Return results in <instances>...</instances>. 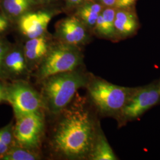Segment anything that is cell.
<instances>
[{
  "instance_id": "6da1fadb",
  "label": "cell",
  "mask_w": 160,
  "mask_h": 160,
  "mask_svg": "<svg viewBox=\"0 0 160 160\" xmlns=\"http://www.w3.org/2000/svg\"><path fill=\"white\" fill-rule=\"evenodd\" d=\"M56 116L49 139L52 153L66 160L88 158L97 131L89 112L74 104Z\"/></svg>"
},
{
  "instance_id": "7a4b0ae2",
  "label": "cell",
  "mask_w": 160,
  "mask_h": 160,
  "mask_svg": "<svg viewBox=\"0 0 160 160\" xmlns=\"http://www.w3.org/2000/svg\"><path fill=\"white\" fill-rule=\"evenodd\" d=\"M90 76L79 69L53 75L39 83L45 112L56 116L71 103L77 92L86 87Z\"/></svg>"
},
{
  "instance_id": "3957f363",
  "label": "cell",
  "mask_w": 160,
  "mask_h": 160,
  "mask_svg": "<svg viewBox=\"0 0 160 160\" xmlns=\"http://www.w3.org/2000/svg\"><path fill=\"white\" fill-rule=\"evenodd\" d=\"M84 61L82 48L55 40L38 68L32 74L39 84L46 78L79 68Z\"/></svg>"
},
{
  "instance_id": "277c9868",
  "label": "cell",
  "mask_w": 160,
  "mask_h": 160,
  "mask_svg": "<svg viewBox=\"0 0 160 160\" xmlns=\"http://www.w3.org/2000/svg\"><path fill=\"white\" fill-rule=\"evenodd\" d=\"M89 96L98 110L105 115L119 116L135 88L114 85L90 75L87 84Z\"/></svg>"
},
{
  "instance_id": "5b68a950",
  "label": "cell",
  "mask_w": 160,
  "mask_h": 160,
  "mask_svg": "<svg viewBox=\"0 0 160 160\" xmlns=\"http://www.w3.org/2000/svg\"><path fill=\"white\" fill-rule=\"evenodd\" d=\"M6 102L12 106L14 117L45 110L40 92L27 80L6 82Z\"/></svg>"
},
{
  "instance_id": "8992f818",
  "label": "cell",
  "mask_w": 160,
  "mask_h": 160,
  "mask_svg": "<svg viewBox=\"0 0 160 160\" xmlns=\"http://www.w3.org/2000/svg\"><path fill=\"white\" fill-rule=\"evenodd\" d=\"M16 145L40 151L45 131V111L40 110L15 117Z\"/></svg>"
},
{
  "instance_id": "52a82bcc",
  "label": "cell",
  "mask_w": 160,
  "mask_h": 160,
  "mask_svg": "<svg viewBox=\"0 0 160 160\" xmlns=\"http://www.w3.org/2000/svg\"><path fill=\"white\" fill-rule=\"evenodd\" d=\"M64 12L61 6H43L26 12L15 23L18 32L26 40L37 38L48 32L52 19Z\"/></svg>"
},
{
  "instance_id": "ba28073f",
  "label": "cell",
  "mask_w": 160,
  "mask_h": 160,
  "mask_svg": "<svg viewBox=\"0 0 160 160\" xmlns=\"http://www.w3.org/2000/svg\"><path fill=\"white\" fill-rule=\"evenodd\" d=\"M160 103V81L135 88L119 116L123 121L135 120Z\"/></svg>"
},
{
  "instance_id": "9c48e42d",
  "label": "cell",
  "mask_w": 160,
  "mask_h": 160,
  "mask_svg": "<svg viewBox=\"0 0 160 160\" xmlns=\"http://www.w3.org/2000/svg\"><path fill=\"white\" fill-rule=\"evenodd\" d=\"M53 35L56 40L81 48L88 44L93 36L86 26L72 14L56 23Z\"/></svg>"
},
{
  "instance_id": "30bf717a",
  "label": "cell",
  "mask_w": 160,
  "mask_h": 160,
  "mask_svg": "<svg viewBox=\"0 0 160 160\" xmlns=\"http://www.w3.org/2000/svg\"><path fill=\"white\" fill-rule=\"evenodd\" d=\"M32 77L24 53L23 43H12L2 64V80L7 82L27 80Z\"/></svg>"
},
{
  "instance_id": "8fae6325",
  "label": "cell",
  "mask_w": 160,
  "mask_h": 160,
  "mask_svg": "<svg viewBox=\"0 0 160 160\" xmlns=\"http://www.w3.org/2000/svg\"><path fill=\"white\" fill-rule=\"evenodd\" d=\"M55 39L48 31L40 36L25 40L23 51L32 74L38 68Z\"/></svg>"
},
{
  "instance_id": "7c38bea8",
  "label": "cell",
  "mask_w": 160,
  "mask_h": 160,
  "mask_svg": "<svg viewBox=\"0 0 160 160\" xmlns=\"http://www.w3.org/2000/svg\"><path fill=\"white\" fill-rule=\"evenodd\" d=\"M139 27L135 8H116L114 28L118 41L132 37L137 33Z\"/></svg>"
},
{
  "instance_id": "4fadbf2b",
  "label": "cell",
  "mask_w": 160,
  "mask_h": 160,
  "mask_svg": "<svg viewBox=\"0 0 160 160\" xmlns=\"http://www.w3.org/2000/svg\"><path fill=\"white\" fill-rule=\"evenodd\" d=\"M116 8L115 7H106L97 19L93 35L99 38L118 42L114 28V18Z\"/></svg>"
},
{
  "instance_id": "5bb4252c",
  "label": "cell",
  "mask_w": 160,
  "mask_h": 160,
  "mask_svg": "<svg viewBox=\"0 0 160 160\" xmlns=\"http://www.w3.org/2000/svg\"><path fill=\"white\" fill-rule=\"evenodd\" d=\"M41 6L36 0H0V10L15 24L26 12Z\"/></svg>"
},
{
  "instance_id": "9a60e30c",
  "label": "cell",
  "mask_w": 160,
  "mask_h": 160,
  "mask_svg": "<svg viewBox=\"0 0 160 160\" xmlns=\"http://www.w3.org/2000/svg\"><path fill=\"white\" fill-rule=\"evenodd\" d=\"M104 8L95 0H90L78 7L71 14L77 17L93 34L97 19Z\"/></svg>"
},
{
  "instance_id": "2e32d148",
  "label": "cell",
  "mask_w": 160,
  "mask_h": 160,
  "mask_svg": "<svg viewBox=\"0 0 160 160\" xmlns=\"http://www.w3.org/2000/svg\"><path fill=\"white\" fill-rule=\"evenodd\" d=\"M88 159L92 160H118L114 151L100 129L97 131L94 142Z\"/></svg>"
},
{
  "instance_id": "e0dca14e",
  "label": "cell",
  "mask_w": 160,
  "mask_h": 160,
  "mask_svg": "<svg viewBox=\"0 0 160 160\" xmlns=\"http://www.w3.org/2000/svg\"><path fill=\"white\" fill-rule=\"evenodd\" d=\"M42 158L40 151L26 148L15 145L0 157V160H39Z\"/></svg>"
},
{
  "instance_id": "ac0fdd59",
  "label": "cell",
  "mask_w": 160,
  "mask_h": 160,
  "mask_svg": "<svg viewBox=\"0 0 160 160\" xmlns=\"http://www.w3.org/2000/svg\"><path fill=\"white\" fill-rule=\"evenodd\" d=\"M0 141L6 143L10 147L16 145L14 137V125L12 122L7 126L0 128Z\"/></svg>"
},
{
  "instance_id": "d6986e66",
  "label": "cell",
  "mask_w": 160,
  "mask_h": 160,
  "mask_svg": "<svg viewBox=\"0 0 160 160\" xmlns=\"http://www.w3.org/2000/svg\"><path fill=\"white\" fill-rule=\"evenodd\" d=\"M90 0H62L63 12L70 14L79 6Z\"/></svg>"
},
{
  "instance_id": "ffe728a7",
  "label": "cell",
  "mask_w": 160,
  "mask_h": 160,
  "mask_svg": "<svg viewBox=\"0 0 160 160\" xmlns=\"http://www.w3.org/2000/svg\"><path fill=\"white\" fill-rule=\"evenodd\" d=\"M14 23L0 10V37L8 32L12 28Z\"/></svg>"
},
{
  "instance_id": "44dd1931",
  "label": "cell",
  "mask_w": 160,
  "mask_h": 160,
  "mask_svg": "<svg viewBox=\"0 0 160 160\" xmlns=\"http://www.w3.org/2000/svg\"><path fill=\"white\" fill-rule=\"evenodd\" d=\"M12 43L4 37H0V80H2V64L6 52Z\"/></svg>"
},
{
  "instance_id": "7402d4cb",
  "label": "cell",
  "mask_w": 160,
  "mask_h": 160,
  "mask_svg": "<svg viewBox=\"0 0 160 160\" xmlns=\"http://www.w3.org/2000/svg\"><path fill=\"white\" fill-rule=\"evenodd\" d=\"M137 0H118L115 5L116 8H135Z\"/></svg>"
},
{
  "instance_id": "603a6c76",
  "label": "cell",
  "mask_w": 160,
  "mask_h": 160,
  "mask_svg": "<svg viewBox=\"0 0 160 160\" xmlns=\"http://www.w3.org/2000/svg\"><path fill=\"white\" fill-rule=\"evenodd\" d=\"M41 6H61L63 7L62 0H36Z\"/></svg>"
},
{
  "instance_id": "cb8c5ba5",
  "label": "cell",
  "mask_w": 160,
  "mask_h": 160,
  "mask_svg": "<svg viewBox=\"0 0 160 160\" xmlns=\"http://www.w3.org/2000/svg\"><path fill=\"white\" fill-rule=\"evenodd\" d=\"M6 82L0 80V103L6 102Z\"/></svg>"
},
{
  "instance_id": "d4e9b609",
  "label": "cell",
  "mask_w": 160,
  "mask_h": 160,
  "mask_svg": "<svg viewBox=\"0 0 160 160\" xmlns=\"http://www.w3.org/2000/svg\"><path fill=\"white\" fill-rule=\"evenodd\" d=\"M103 7H115L118 0H95Z\"/></svg>"
},
{
  "instance_id": "484cf974",
  "label": "cell",
  "mask_w": 160,
  "mask_h": 160,
  "mask_svg": "<svg viewBox=\"0 0 160 160\" xmlns=\"http://www.w3.org/2000/svg\"><path fill=\"white\" fill-rule=\"evenodd\" d=\"M12 147L7 145L6 143H3L1 141H0V157L2 155L5 154L6 152H7Z\"/></svg>"
}]
</instances>
